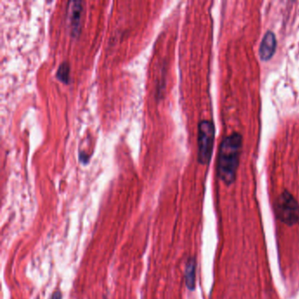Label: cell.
<instances>
[{
  "instance_id": "obj_3",
  "label": "cell",
  "mask_w": 299,
  "mask_h": 299,
  "mask_svg": "<svg viewBox=\"0 0 299 299\" xmlns=\"http://www.w3.org/2000/svg\"><path fill=\"white\" fill-rule=\"evenodd\" d=\"M276 216L288 225H293L299 221V205L291 193L284 190L275 203Z\"/></svg>"
},
{
  "instance_id": "obj_2",
  "label": "cell",
  "mask_w": 299,
  "mask_h": 299,
  "mask_svg": "<svg viewBox=\"0 0 299 299\" xmlns=\"http://www.w3.org/2000/svg\"><path fill=\"white\" fill-rule=\"evenodd\" d=\"M215 128L212 121L201 120L198 124L197 160L201 164L209 163L213 151Z\"/></svg>"
},
{
  "instance_id": "obj_7",
  "label": "cell",
  "mask_w": 299,
  "mask_h": 299,
  "mask_svg": "<svg viewBox=\"0 0 299 299\" xmlns=\"http://www.w3.org/2000/svg\"><path fill=\"white\" fill-rule=\"evenodd\" d=\"M70 67L69 62H63L58 67L56 78L64 83L70 82Z\"/></svg>"
},
{
  "instance_id": "obj_4",
  "label": "cell",
  "mask_w": 299,
  "mask_h": 299,
  "mask_svg": "<svg viewBox=\"0 0 299 299\" xmlns=\"http://www.w3.org/2000/svg\"><path fill=\"white\" fill-rule=\"evenodd\" d=\"M82 12L83 7L81 1H70L68 3L67 17L72 36H77L81 30Z\"/></svg>"
},
{
  "instance_id": "obj_1",
  "label": "cell",
  "mask_w": 299,
  "mask_h": 299,
  "mask_svg": "<svg viewBox=\"0 0 299 299\" xmlns=\"http://www.w3.org/2000/svg\"><path fill=\"white\" fill-rule=\"evenodd\" d=\"M242 147V136L239 133L226 136L220 144L217 156V175L226 185H232L235 181Z\"/></svg>"
},
{
  "instance_id": "obj_8",
  "label": "cell",
  "mask_w": 299,
  "mask_h": 299,
  "mask_svg": "<svg viewBox=\"0 0 299 299\" xmlns=\"http://www.w3.org/2000/svg\"><path fill=\"white\" fill-rule=\"evenodd\" d=\"M51 299H62V292L60 291H54Z\"/></svg>"
},
{
  "instance_id": "obj_5",
  "label": "cell",
  "mask_w": 299,
  "mask_h": 299,
  "mask_svg": "<svg viewBox=\"0 0 299 299\" xmlns=\"http://www.w3.org/2000/svg\"><path fill=\"white\" fill-rule=\"evenodd\" d=\"M276 49V38L273 32L268 31L265 35L263 36L262 43L260 46V50H259V54L261 59L263 61H268L270 60Z\"/></svg>"
},
{
  "instance_id": "obj_6",
  "label": "cell",
  "mask_w": 299,
  "mask_h": 299,
  "mask_svg": "<svg viewBox=\"0 0 299 299\" xmlns=\"http://www.w3.org/2000/svg\"><path fill=\"white\" fill-rule=\"evenodd\" d=\"M196 259L191 257L188 260L185 268V282L190 291H194L196 283Z\"/></svg>"
}]
</instances>
